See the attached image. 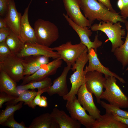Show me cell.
<instances>
[{
    "label": "cell",
    "mask_w": 128,
    "mask_h": 128,
    "mask_svg": "<svg viewBox=\"0 0 128 128\" xmlns=\"http://www.w3.org/2000/svg\"><path fill=\"white\" fill-rule=\"evenodd\" d=\"M59 128H80L81 124L68 115L65 112L54 108L50 113Z\"/></svg>",
    "instance_id": "obj_20"
},
{
    "label": "cell",
    "mask_w": 128,
    "mask_h": 128,
    "mask_svg": "<svg viewBox=\"0 0 128 128\" xmlns=\"http://www.w3.org/2000/svg\"><path fill=\"white\" fill-rule=\"evenodd\" d=\"M34 29L37 43L41 45L49 46L59 37L58 27L49 21L38 19L34 23Z\"/></svg>",
    "instance_id": "obj_4"
},
{
    "label": "cell",
    "mask_w": 128,
    "mask_h": 128,
    "mask_svg": "<svg viewBox=\"0 0 128 128\" xmlns=\"http://www.w3.org/2000/svg\"><path fill=\"white\" fill-rule=\"evenodd\" d=\"M128 70V67L127 68V69H126V70Z\"/></svg>",
    "instance_id": "obj_41"
},
{
    "label": "cell",
    "mask_w": 128,
    "mask_h": 128,
    "mask_svg": "<svg viewBox=\"0 0 128 128\" xmlns=\"http://www.w3.org/2000/svg\"><path fill=\"white\" fill-rule=\"evenodd\" d=\"M28 128H59L49 113L43 114L34 119Z\"/></svg>",
    "instance_id": "obj_23"
},
{
    "label": "cell",
    "mask_w": 128,
    "mask_h": 128,
    "mask_svg": "<svg viewBox=\"0 0 128 128\" xmlns=\"http://www.w3.org/2000/svg\"><path fill=\"white\" fill-rule=\"evenodd\" d=\"M98 1L101 3L109 10L113 12H116L113 9L111 4L110 0H97Z\"/></svg>",
    "instance_id": "obj_37"
},
{
    "label": "cell",
    "mask_w": 128,
    "mask_h": 128,
    "mask_svg": "<svg viewBox=\"0 0 128 128\" xmlns=\"http://www.w3.org/2000/svg\"><path fill=\"white\" fill-rule=\"evenodd\" d=\"M14 114H13L1 125L11 128H28L25 126L23 122L19 123L15 120L14 118Z\"/></svg>",
    "instance_id": "obj_30"
},
{
    "label": "cell",
    "mask_w": 128,
    "mask_h": 128,
    "mask_svg": "<svg viewBox=\"0 0 128 128\" xmlns=\"http://www.w3.org/2000/svg\"><path fill=\"white\" fill-rule=\"evenodd\" d=\"M123 5L120 10L121 15L123 18H128V0H122Z\"/></svg>",
    "instance_id": "obj_36"
},
{
    "label": "cell",
    "mask_w": 128,
    "mask_h": 128,
    "mask_svg": "<svg viewBox=\"0 0 128 128\" xmlns=\"http://www.w3.org/2000/svg\"><path fill=\"white\" fill-rule=\"evenodd\" d=\"M17 55L20 58L32 55L44 56L54 59L60 58L59 55L52 48L37 43H25L22 50Z\"/></svg>",
    "instance_id": "obj_12"
},
{
    "label": "cell",
    "mask_w": 128,
    "mask_h": 128,
    "mask_svg": "<svg viewBox=\"0 0 128 128\" xmlns=\"http://www.w3.org/2000/svg\"><path fill=\"white\" fill-rule=\"evenodd\" d=\"M125 23L127 31L125 42L113 52L117 60L122 64L123 69L128 65V20Z\"/></svg>",
    "instance_id": "obj_24"
},
{
    "label": "cell",
    "mask_w": 128,
    "mask_h": 128,
    "mask_svg": "<svg viewBox=\"0 0 128 128\" xmlns=\"http://www.w3.org/2000/svg\"><path fill=\"white\" fill-rule=\"evenodd\" d=\"M105 77L106 79L104 85L105 89L101 99L105 100L110 104L120 108H128V97L117 84L116 78L112 76Z\"/></svg>",
    "instance_id": "obj_2"
},
{
    "label": "cell",
    "mask_w": 128,
    "mask_h": 128,
    "mask_svg": "<svg viewBox=\"0 0 128 128\" xmlns=\"http://www.w3.org/2000/svg\"><path fill=\"white\" fill-rule=\"evenodd\" d=\"M22 16L17 9L14 0H10L7 12L4 18L8 27L21 39L20 31Z\"/></svg>",
    "instance_id": "obj_16"
},
{
    "label": "cell",
    "mask_w": 128,
    "mask_h": 128,
    "mask_svg": "<svg viewBox=\"0 0 128 128\" xmlns=\"http://www.w3.org/2000/svg\"><path fill=\"white\" fill-rule=\"evenodd\" d=\"M10 0H0V15L5 16L8 9L9 3Z\"/></svg>",
    "instance_id": "obj_34"
},
{
    "label": "cell",
    "mask_w": 128,
    "mask_h": 128,
    "mask_svg": "<svg viewBox=\"0 0 128 128\" xmlns=\"http://www.w3.org/2000/svg\"><path fill=\"white\" fill-rule=\"evenodd\" d=\"M52 84L51 79L48 77L40 81L32 82L17 86V88L18 91L35 89H37L38 90L49 88Z\"/></svg>",
    "instance_id": "obj_26"
},
{
    "label": "cell",
    "mask_w": 128,
    "mask_h": 128,
    "mask_svg": "<svg viewBox=\"0 0 128 128\" xmlns=\"http://www.w3.org/2000/svg\"><path fill=\"white\" fill-rule=\"evenodd\" d=\"M18 96L14 99L7 102L5 104L7 105H14L19 102L23 101L26 103L32 100L37 93L34 90L18 91Z\"/></svg>",
    "instance_id": "obj_27"
},
{
    "label": "cell",
    "mask_w": 128,
    "mask_h": 128,
    "mask_svg": "<svg viewBox=\"0 0 128 128\" xmlns=\"http://www.w3.org/2000/svg\"><path fill=\"white\" fill-rule=\"evenodd\" d=\"M81 9L91 26L96 20L104 22L125 23L126 20L119 14L112 12L97 0H80Z\"/></svg>",
    "instance_id": "obj_1"
},
{
    "label": "cell",
    "mask_w": 128,
    "mask_h": 128,
    "mask_svg": "<svg viewBox=\"0 0 128 128\" xmlns=\"http://www.w3.org/2000/svg\"><path fill=\"white\" fill-rule=\"evenodd\" d=\"M16 82L5 72L0 70V92H4L17 98L19 96Z\"/></svg>",
    "instance_id": "obj_22"
},
{
    "label": "cell",
    "mask_w": 128,
    "mask_h": 128,
    "mask_svg": "<svg viewBox=\"0 0 128 128\" xmlns=\"http://www.w3.org/2000/svg\"><path fill=\"white\" fill-rule=\"evenodd\" d=\"M103 74L96 71L87 72L85 83L87 90L95 96L97 102L100 104V97L103 92V88L106 80Z\"/></svg>",
    "instance_id": "obj_11"
},
{
    "label": "cell",
    "mask_w": 128,
    "mask_h": 128,
    "mask_svg": "<svg viewBox=\"0 0 128 128\" xmlns=\"http://www.w3.org/2000/svg\"><path fill=\"white\" fill-rule=\"evenodd\" d=\"M38 106L40 107L45 108L48 106L47 98L46 96H41L40 102Z\"/></svg>",
    "instance_id": "obj_38"
},
{
    "label": "cell",
    "mask_w": 128,
    "mask_h": 128,
    "mask_svg": "<svg viewBox=\"0 0 128 128\" xmlns=\"http://www.w3.org/2000/svg\"><path fill=\"white\" fill-rule=\"evenodd\" d=\"M12 54L5 41L0 43V57Z\"/></svg>",
    "instance_id": "obj_32"
},
{
    "label": "cell",
    "mask_w": 128,
    "mask_h": 128,
    "mask_svg": "<svg viewBox=\"0 0 128 128\" xmlns=\"http://www.w3.org/2000/svg\"><path fill=\"white\" fill-rule=\"evenodd\" d=\"M52 1H53L54 0H51Z\"/></svg>",
    "instance_id": "obj_42"
},
{
    "label": "cell",
    "mask_w": 128,
    "mask_h": 128,
    "mask_svg": "<svg viewBox=\"0 0 128 128\" xmlns=\"http://www.w3.org/2000/svg\"><path fill=\"white\" fill-rule=\"evenodd\" d=\"M62 62V59L59 58L43 65L33 74L24 77L21 85L32 82L40 81L54 74L58 69L61 67Z\"/></svg>",
    "instance_id": "obj_10"
},
{
    "label": "cell",
    "mask_w": 128,
    "mask_h": 128,
    "mask_svg": "<svg viewBox=\"0 0 128 128\" xmlns=\"http://www.w3.org/2000/svg\"><path fill=\"white\" fill-rule=\"evenodd\" d=\"M90 27L92 31H100L105 34L108 38L107 40H110L111 43V51L112 52L124 43L122 39L125 35L126 32L120 22L114 23L101 21L99 23L93 24Z\"/></svg>",
    "instance_id": "obj_3"
},
{
    "label": "cell",
    "mask_w": 128,
    "mask_h": 128,
    "mask_svg": "<svg viewBox=\"0 0 128 128\" xmlns=\"http://www.w3.org/2000/svg\"><path fill=\"white\" fill-rule=\"evenodd\" d=\"M100 104L102 107L105 109L106 113L112 112L119 116L128 119V112L122 110L119 107L107 104L103 101H101Z\"/></svg>",
    "instance_id": "obj_29"
},
{
    "label": "cell",
    "mask_w": 128,
    "mask_h": 128,
    "mask_svg": "<svg viewBox=\"0 0 128 128\" xmlns=\"http://www.w3.org/2000/svg\"><path fill=\"white\" fill-rule=\"evenodd\" d=\"M0 70L5 72L15 82H18L24 77V69L22 58L12 54L0 57Z\"/></svg>",
    "instance_id": "obj_6"
},
{
    "label": "cell",
    "mask_w": 128,
    "mask_h": 128,
    "mask_svg": "<svg viewBox=\"0 0 128 128\" xmlns=\"http://www.w3.org/2000/svg\"><path fill=\"white\" fill-rule=\"evenodd\" d=\"M23 102L21 101L14 105H7L5 109L0 114V124L5 122L8 118L16 111L21 109Z\"/></svg>",
    "instance_id": "obj_28"
},
{
    "label": "cell",
    "mask_w": 128,
    "mask_h": 128,
    "mask_svg": "<svg viewBox=\"0 0 128 128\" xmlns=\"http://www.w3.org/2000/svg\"><path fill=\"white\" fill-rule=\"evenodd\" d=\"M49 61V57L44 56L32 55L22 58L24 76L33 74Z\"/></svg>",
    "instance_id": "obj_19"
},
{
    "label": "cell",
    "mask_w": 128,
    "mask_h": 128,
    "mask_svg": "<svg viewBox=\"0 0 128 128\" xmlns=\"http://www.w3.org/2000/svg\"><path fill=\"white\" fill-rule=\"evenodd\" d=\"M88 50L86 48L77 58L74 66L71 68V69L74 72L69 78L71 87L67 96L70 98L76 96L80 87L85 83L87 73L84 68L88 61Z\"/></svg>",
    "instance_id": "obj_5"
},
{
    "label": "cell",
    "mask_w": 128,
    "mask_h": 128,
    "mask_svg": "<svg viewBox=\"0 0 128 128\" xmlns=\"http://www.w3.org/2000/svg\"><path fill=\"white\" fill-rule=\"evenodd\" d=\"M71 66L67 65L64 67L61 75L53 81V84L49 87L47 92L50 96L57 94L63 97L67 95L69 91L67 83V77L71 69Z\"/></svg>",
    "instance_id": "obj_18"
},
{
    "label": "cell",
    "mask_w": 128,
    "mask_h": 128,
    "mask_svg": "<svg viewBox=\"0 0 128 128\" xmlns=\"http://www.w3.org/2000/svg\"><path fill=\"white\" fill-rule=\"evenodd\" d=\"M77 95L79 103L88 112L89 115L95 119L99 118L101 111L95 105L92 93L87 90L85 83L80 87Z\"/></svg>",
    "instance_id": "obj_14"
},
{
    "label": "cell",
    "mask_w": 128,
    "mask_h": 128,
    "mask_svg": "<svg viewBox=\"0 0 128 128\" xmlns=\"http://www.w3.org/2000/svg\"><path fill=\"white\" fill-rule=\"evenodd\" d=\"M16 98L5 92H0V108L2 107V105L5 103L9 101Z\"/></svg>",
    "instance_id": "obj_33"
},
{
    "label": "cell",
    "mask_w": 128,
    "mask_h": 128,
    "mask_svg": "<svg viewBox=\"0 0 128 128\" xmlns=\"http://www.w3.org/2000/svg\"><path fill=\"white\" fill-rule=\"evenodd\" d=\"M8 27L4 18H0V29L4 27Z\"/></svg>",
    "instance_id": "obj_40"
},
{
    "label": "cell",
    "mask_w": 128,
    "mask_h": 128,
    "mask_svg": "<svg viewBox=\"0 0 128 128\" xmlns=\"http://www.w3.org/2000/svg\"><path fill=\"white\" fill-rule=\"evenodd\" d=\"M92 128H128V125L115 119L112 112L106 113L95 120Z\"/></svg>",
    "instance_id": "obj_21"
},
{
    "label": "cell",
    "mask_w": 128,
    "mask_h": 128,
    "mask_svg": "<svg viewBox=\"0 0 128 128\" xmlns=\"http://www.w3.org/2000/svg\"><path fill=\"white\" fill-rule=\"evenodd\" d=\"M86 46L80 42L73 44L70 41L67 42L58 46L52 48L64 60L67 65L73 67L77 58L87 48Z\"/></svg>",
    "instance_id": "obj_7"
},
{
    "label": "cell",
    "mask_w": 128,
    "mask_h": 128,
    "mask_svg": "<svg viewBox=\"0 0 128 128\" xmlns=\"http://www.w3.org/2000/svg\"><path fill=\"white\" fill-rule=\"evenodd\" d=\"M88 64L84 69L86 73L96 71L103 73L105 76H114L122 83H125V81L123 78L110 71L108 68L105 67L101 63L98 58L97 53L93 48L88 51Z\"/></svg>",
    "instance_id": "obj_15"
},
{
    "label": "cell",
    "mask_w": 128,
    "mask_h": 128,
    "mask_svg": "<svg viewBox=\"0 0 128 128\" xmlns=\"http://www.w3.org/2000/svg\"><path fill=\"white\" fill-rule=\"evenodd\" d=\"M5 42L12 54L16 55L21 51L25 44L12 31L7 37Z\"/></svg>",
    "instance_id": "obj_25"
},
{
    "label": "cell",
    "mask_w": 128,
    "mask_h": 128,
    "mask_svg": "<svg viewBox=\"0 0 128 128\" xmlns=\"http://www.w3.org/2000/svg\"><path fill=\"white\" fill-rule=\"evenodd\" d=\"M32 0H31L28 6L24 10L22 15L20 27V38L25 43H37L34 29L29 23L28 18V12L30 5Z\"/></svg>",
    "instance_id": "obj_17"
},
{
    "label": "cell",
    "mask_w": 128,
    "mask_h": 128,
    "mask_svg": "<svg viewBox=\"0 0 128 128\" xmlns=\"http://www.w3.org/2000/svg\"><path fill=\"white\" fill-rule=\"evenodd\" d=\"M67 15L75 23L80 26L89 27V21L82 13L80 0H63Z\"/></svg>",
    "instance_id": "obj_13"
},
{
    "label": "cell",
    "mask_w": 128,
    "mask_h": 128,
    "mask_svg": "<svg viewBox=\"0 0 128 128\" xmlns=\"http://www.w3.org/2000/svg\"><path fill=\"white\" fill-rule=\"evenodd\" d=\"M63 15L69 25L78 35L80 40V42L86 46L88 51L92 48L97 53V49L101 46L102 43L99 40L98 34H97L95 36L94 41H92L89 38L92 33L91 30L89 29L87 27L81 26L76 24L67 14L64 13Z\"/></svg>",
    "instance_id": "obj_9"
},
{
    "label": "cell",
    "mask_w": 128,
    "mask_h": 128,
    "mask_svg": "<svg viewBox=\"0 0 128 128\" xmlns=\"http://www.w3.org/2000/svg\"><path fill=\"white\" fill-rule=\"evenodd\" d=\"M66 107L73 118L78 121L86 128H92L96 119L87 113L76 96L72 100L67 101Z\"/></svg>",
    "instance_id": "obj_8"
},
{
    "label": "cell",
    "mask_w": 128,
    "mask_h": 128,
    "mask_svg": "<svg viewBox=\"0 0 128 128\" xmlns=\"http://www.w3.org/2000/svg\"><path fill=\"white\" fill-rule=\"evenodd\" d=\"M49 88L38 90L37 93L34 98L30 101L24 103V104L27 105L32 108L35 109L37 105H38L40 104L41 95L44 92H47Z\"/></svg>",
    "instance_id": "obj_31"
},
{
    "label": "cell",
    "mask_w": 128,
    "mask_h": 128,
    "mask_svg": "<svg viewBox=\"0 0 128 128\" xmlns=\"http://www.w3.org/2000/svg\"><path fill=\"white\" fill-rule=\"evenodd\" d=\"M11 31L8 27L0 29V43L5 41L7 37Z\"/></svg>",
    "instance_id": "obj_35"
},
{
    "label": "cell",
    "mask_w": 128,
    "mask_h": 128,
    "mask_svg": "<svg viewBox=\"0 0 128 128\" xmlns=\"http://www.w3.org/2000/svg\"><path fill=\"white\" fill-rule=\"evenodd\" d=\"M113 114L115 119L128 125V119L124 118L117 115L114 113L111 112Z\"/></svg>",
    "instance_id": "obj_39"
}]
</instances>
